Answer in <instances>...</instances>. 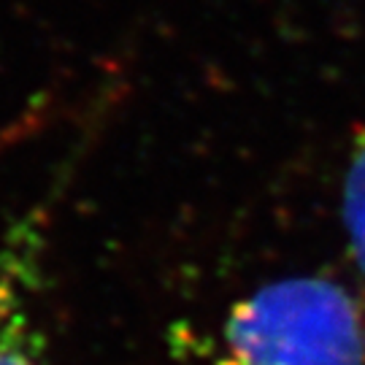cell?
Here are the masks:
<instances>
[{
	"mask_svg": "<svg viewBox=\"0 0 365 365\" xmlns=\"http://www.w3.org/2000/svg\"><path fill=\"white\" fill-rule=\"evenodd\" d=\"M209 365H365V314L325 276H287L235 303Z\"/></svg>",
	"mask_w": 365,
	"mask_h": 365,
	"instance_id": "1",
	"label": "cell"
},
{
	"mask_svg": "<svg viewBox=\"0 0 365 365\" xmlns=\"http://www.w3.org/2000/svg\"><path fill=\"white\" fill-rule=\"evenodd\" d=\"M49 206H33L0 238V365H60L43 319Z\"/></svg>",
	"mask_w": 365,
	"mask_h": 365,
	"instance_id": "2",
	"label": "cell"
},
{
	"mask_svg": "<svg viewBox=\"0 0 365 365\" xmlns=\"http://www.w3.org/2000/svg\"><path fill=\"white\" fill-rule=\"evenodd\" d=\"M341 220H344L346 244H349L354 265L365 276V130L357 135L349 163H346Z\"/></svg>",
	"mask_w": 365,
	"mask_h": 365,
	"instance_id": "3",
	"label": "cell"
}]
</instances>
